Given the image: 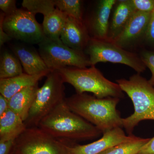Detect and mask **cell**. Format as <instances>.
Instances as JSON below:
<instances>
[{"mask_svg": "<svg viewBox=\"0 0 154 154\" xmlns=\"http://www.w3.org/2000/svg\"><path fill=\"white\" fill-rule=\"evenodd\" d=\"M46 77L24 122L26 128L38 127L42 119L65 101L64 82L57 71H51Z\"/></svg>", "mask_w": 154, "mask_h": 154, "instance_id": "5", "label": "cell"}, {"mask_svg": "<svg viewBox=\"0 0 154 154\" xmlns=\"http://www.w3.org/2000/svg\"><path fill=\"white\" fill-rule=\"evenodd\" d=\"M135 12L151 13L154 10V0H130Z\"/></svg>", "mask_w": 154, "mask_h": 154, "instance_id": "26", "label": "cell"}, {"mask_svg": "<svg viewBox=\"0 0 154 154\" xmlns=\"http://www.w3.org/2000/svg\"><path fill=\"white\" fill-rule=\"evenodd\" d=\"M110 19L107 40L113 41L122 32L135 11L130 0L117 1Z\"/></svg>", "mask_w": 154, "mask_h": 154, "instance_id": "15", "label": "cell"}, {"mask_svg": "<svg viewBox=\"0 0 154 154\" xmlns=\"http://www.w3.org/2000/svg\"><path fill=\"white\" fill-rule=\"evenodd\" d=\"M73 145L38 127L26 128L15 140L12 154H70V147Z\"/></svg>", "mask_w": 154, "mask_h": 154, "instance_id": "7", "label": "cell"}, {"mask_svg": "<svg viewBox=\"0 0 154 154\" xmlns=\"http://www.w3.org/2000/svg\"><path fill=\"white\" fill-rule=\"evenodd\" d=\"M148 46L154 50V10L151 13L147 28L144 38L142 49L144 46Z\"/></svg>", "mask_w": 154, "mask_h": 154, "instance_id": "25", "label": "cell"}, {"mask_svg": "<svg viewBox=\"0 0 154 154\" xmlns=\"http://www.w3.org/2000/svg\"><path fill=\"white\" fill-rule=\"evenodd\" d=\"M38 45V53L51 70L68 66L80 68L91 66L89 57L84 52L68 47L61 40L46 37Z\"/></svg>", "mask_w": 154, "mask_h": 154, "instance_id": "8", "label": "cell"}, {"mask_svg": "<svg viewBox=\"0 0 154 154\" xmlns=\"http://www.w3.org/2000/svg\"><path fill=\"white\" fill-rule=\"evenodd\" d=\"M51 71L38 74L30 75L23 73L22 75L7 79H0V93L9 100L12 96L23 89L35 85L42 78L47 76Z\"/></svg>", "mask_w": 154, "mask_h": 154, "instance_id": "16", "label": "cell"}, {"mask_svg": "<svg viewBox=\"0 0 154 154\" xmlns=\"http://www.w3.org/2000/svg\"><path fill=\"white\" fill-rule=\"evenodd\" d=\"M60 38L68 47L84 52L91 37L84 22L68 16Z\"/></svg>", "mask_w": 154, "mask_h": 154, "instance_id": "14", "label": "cell"}, {"mask_svg": "<svg viewBox=\"0 0 154 154\" xmlns=\"http://www.w3.org/2000/svg\"><path fill=\"white\" fill-rule=\"evenodd\" d=\"M22 6L29 12L35 15L42 14L44 17L56 8L54 0H23Z\"/></svg>", "mask_w": 154, "mask_h": 154, "instance_id": "23", "label": "cell"}, {"mask_svg": "<svg viewBox=\"0 0 154 154\" xmlns=\"http://www.w3.org/2000/svg\"><path fill=\"white\" fill-rule=\"evenodd\" d=\"M123 92L130 98L134 106L132 115L122 118V127L128 135H132L141 121L154 120V87L140 74L133 75L129 79L116 80Z\"/></svg>", "mask_w": 154, "mask_h": 154, "instance_id": "3", "label": "cell"}, {"mask_svg": "<svg viewBox=\"0 0 154 154\" xmlns=\"http://www.w3.org/2000/svg\"><path fill=\"white\" fill-rule=\"evenodd\" d=\"M15 0H0V8L6 16L14 13L18 8Z\"/></svg>", "mask_w": 154, "mask_h": 154, "instance_id": "27", "label": "cell"}, {"mask_svg": "<svg viewBox=\"0 0 154 154\" xmlns=\"http://www.w3.org/2000/svg\"><path fill=\"white\" fill-rule=\"evenodd\" d=\"M119 100L115 97L99 99L83 93L66 98L65 102L72 111L94 125L103 134L122 127V118L116 109Z\"/></svg>", "mask_w": 154, "mask_h": 154, "instance_id": "1", "label": "cell"}, {"mask_svg": "<svg viewBox=\"0 0 154 154\" xmlns=\"http://www.w3.org/2000/svg\"><path fill=\"white\" fill-rule=\"evenodd\" d=\"M67 17L66 14L57 8L44 17L42 27L45 37L53 40H60Z\"/></svg>", "mask_w": 154, "mask_h": 154, "instance_id": "19", "label": "cell"}, {"mask_svg": "<svg viewBox=\"0 0 154 154\" xmlns=\"http://www.w3.org/2000/svg\"><path fill=\"white\" fill-rule=\"evenodd\" d=\"M16 139L0 141V154H12Z\"/></svg>", "mask_w": 154, "mask_h": 154, "instance_id": "28", "label": "cell"}, {"mask_svg": "<svg viewBox=\"0 0 154 154\" xmlns=\"http://www.w3.org/2000/svg\"><path fill=\"white\" fill-rule=\"evenodd\" d=\"M30 45L24 42L10 45L11 51L19 59L25 73L34 75L52 71L48 68L39 53Z\"/></svg>", "mask_w": 154, "mask_h": 154, "instance_id": "13", "label": "cell"}, {"mask_svg": "<svg viewBox=\"0 0 154 154\" xmlns=\"http://www.w3.org/2000/svg\"><path fill=\"white\" fill-rule=\"evenodd\" d=\"M137 154H154V137L150 139Z\"/></svg>", "mask_w": 154, "mask_h": 154, "instance_id": "30", "label": "cell"}, {"mask_svg": "<svg viewBox=\"0 0 154 154\" xmlns=\"http://www.w3.org/2000/svg\"><path fill=\"white\" fill-rule=\"evenodd\" d=\"M35 15L27 10L18 9L13 14L5 16L3 29L12 39L31 45H38L46 37Z\"/></svg>", "mask_w": 154, "mask_h": 154, "instance_id": "9", "label": "cell"}, {"mask_svg": "<svg viewBox=\"0 0 154 154\" xmlns=\"http://www.w3.org/2000/svg\"><path fill=\"white\" fill-rule=\"evenodd\" d=\"M26 128L22 119L9 108L0 117V141L16 139Z\"/></svg>", "mask_w": 154, "mask_h": 154, "instance_id": "18", "label": "cell"}, {"mask_svg": "<svg viewBox=\"0 0 154 154\" xmlns=\"http://www.w3.org/2000/svg\"><path fill=\"white\" fill-rule=\"evenodd\" d=\"M38 127L55 138L69 141L93 140L102 134L94 125L72 111L65 102L42 119Z\"/></svg>", "mask_w": 154, "mask_h": 154, "instance_id": "2", "label": "cell"}, {"mask_svg": "<svg viewBox=\"0 0 154 154\" xmlns=\"http://www.w3.org/2000/svg\"><path fill=\"white\" fill-rule=\"evenodd\" d=\"M38 88V84L23 89L9 100V108L25 122L35 100Z\"/></svg>", "mask_w": 154, "mask_h": 154, "instance_id": "17", "label": "cell"}, {"mask_svg": "<svg viewBox=\"0 0 154 154\" xmlns=\"http://www.w3.org/2000/svg\"><path fill=\"white\" fill-rule=\"evenodd\" d=\"M91 66L100 62H110L128 66L137 73L145 70L146 66L138 54L120 47L113 41L91 38L84 50Z\"/></svg>", "mask_w": 154, "mask_h": 154, "instance_id": "6", "label": "cell"}, {"mask_svg": "<svg viewBox=\"0 0 154 154\" xmlns=\"http://www.w3.org/2000/svg\"><path fill=\"white\" fill-rule=\"evenodd\" d=\"M9 100L0 94V117L9 109Z\"/></svg>", "mask_w": 154, "mask_h": 154, "instance_id": "31", "label": "cell"}, {"mask_svg": "<svg viewBox=\"0 0 154 154\" xmlns=\"http://www.w3.org/2000/svg\"><path fill=\"white\" fill-rule=\"evenodd\" d=\"M103 134L101 139L92 143L71 146L70 154H99L119 144L136 140L139 138L133 134L126 135L121 127L113 128Z\"/></svg>", "mask_w": 154, "mask_h": 154, "instance_id": "12", "label": "cell"}, {"mask_svg": "<svg viewBox=\"0 0 154 154\" xmlns=\"http://www.w3.org/2000/svg\"><path fill=\"white\" fill-rule=\"evenodd\" d=\"M22 64L14 53L3 51L0 57V79H10L23 73Z\"/></svg>", "mask_w": 154, "mask_h": 154, "instance_id": "20", "label": "cell"}, {"mask_svg": "<svg viewBox=\"0 0 154 154\" xmlns=\"http://www.w3.org/2000/svg\"><path fill=\"white\" fill-rule=\"evenodd\" d=\"M151 13L135 12L122 32L112 41L132 52L142 48Z\"/></svg>", "mask_w": 154, "mask_h": 154, "instance_id": "10", "label": "cell"}, {"mask_svg": "<svg viewBox=\"0 0 154 154\" xmlns=\"http://www.w3.org/2000/svg\"><path fill=\"white\" fill-rule=\"evenodd\" d=\"M56 70L64 83H68L74 88L76 94L90 92L99 99L124 97L119 85L106 79L95 66L84 68L68 66Z\"/></svg>", "mask_w": 154, "mask_h": 154, "instance_id": "4", "label": "cell"}, {"mask_svg": "<svg viewBox=\"0 0 154 154\" xmlns=\"http://www.w3.org/2000/svg\"><path fill=\"white\" fill-rule=\"evenodd\" d=\"M150 139L139 137L136 140L119 144L99 154H137Z\"/></svg>", "mask_w": 154, "mask_h": 154, "instance_id": "21", "label": "cell"}, {"mask_svg": "<svg viewBox=\"0 0 154 154\" xmlns=\"http://www.w3.org/2000/svg\"><path fill=\"white\" fill-rule=\"evenodd\" d=\"M138 54L145 65L151 72L152 77L149 82L154 86V50L142 49Z\"/></svg>", "mask_w": 154, "mask_h": 154, "instance_id": "24", "label": "cell"}, {"mask_svg": "<svg viewBox=\"0 0 154 154\" xmlns=\"http://www.w3.org/2000/svg\"><path fill=\"white\" fill-rule=\"evenodd\" d=\"M55 7L68 16L84 22L83 1L80 0H54Z\"/></svg>", "mask_w": 154, "mask_h": 154, "instance_id": "22", "label": "cell"}, {"mask_svg": "<svg viewBox=\"0 0 154 154\" xmlns=\"http://www.w3.org/2000/svg\"><path fill=\"white\" fill-rule=\"evenodd\" d=\"M5 16V14L3 12L2 13L1 12V15H0V46L1 48L4 45L5 43L9 42L12 40V38L5 32L3 29V22Z\"/></svg>", "mask_w": 154, "mask_h": 154, "instance_id": "29", "label": "cell"}, {"mask_svg": "<svg viewBox=\"0 0 154 154\" xmlns=\"http://www.w3.org/2000/svg\"><path fill=\"white\" fill-rule=\"evenodd\" d=\"M116 0H100L84 22L91 38L107 40L110 15Z\"/></svg>", "mask_w": 154, "mask_h": 154, "instance_id": "11", "label": "cell"}]
</instances>
